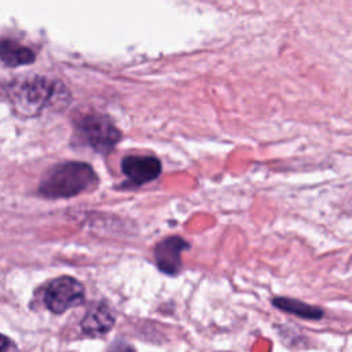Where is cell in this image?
I'll return each instance as SVG.
<instances>
[{"mask_svg": "<svg viewBox=\"0 0 352 352\" xmlns=\"http://www.w3.org/2000/svg\"><path fill=\"white\" fill-rule=\"evenodd\" d=\"M65 87L41 76L15 78L6 88L12 111L21 117H34L58 99H65Z\"/></svg>", "mask_w": 352, "mask_h": 352, "instance_id": "6da1fadb", "label": "cell"}, {"mask_svg": "<svg viewBox=\"0 0 352 352\" xmlns=\"http://www.w3.org/2000/svg\"><path fill=\"white\" fill-rule=\"evenodd\" d=\"M98 184L94 168L87 162L66 161L51 166L38 184V194L48 199L72 198Z\"/></svg>", "mask_w": 352, "mask_h": 352, "instance_id": "7a4b0ae2", "label": "cell"}, {"mask_svg": "<svg viewBox=\"0 0 352 352\" xmlns=\"http://www.w3.org/2000/svg\"><path fill=\"white\" fill-rule=\"evenodd\" d=\"M77 131L87 144L100 154H107L121 139V131L110 117L102 113L89 111L76 122Z\"/></svg>", "mask_w": 352, "mask_h": 352, "instance_id": "3957f363", "label": "cell"}, {"mask_svg": "<svg viewBox=\"0 0 352 352\" xmlns=\"http://www.w3.org/2000/svg\"><path fill=\"white\" fill-rule=\"evenodd\" d=\"M84 300V286L69 275L51 280L44 290V304L52 314H63L73 307L81 305Z\"/></svg>", "mask_w": 352, "mask_h": 352, "instance_id": "277c9868", "label": "cell"}, {"mask_svg": "<svg viewBox=\"0 0 352 352\" xmlns=\"http://www.w3.org/2000/svg\"><path fill=\"white\" fill-rule=\"evenodd\" d=\"M121 170L133 186L155 180L162 170L161 161L154 155H125L121 160Z\"/></svg>", "mask_w": 352, "mask_h": 352, "instance_id": "5b68a950", "label": "cell"}, {"mask_svg": "<svg viewBox=\"0 0 352 352\" xmlns=\"http://www.w3.org/2000/svg\"><path fill=\"white\" fill-rule=\"evenodd\" d=\"M188 248V242L177 235L160 241L154 248V260L158 270L168 275H176L182 268V253Z\"/></svg>", "mask_w": 352, "mask_h": 352, "instance_id": "8992f818", "label": "cell"}, {"mask_svg": "<svg viewBox=\"0 0 352 352\" xmlns=\"http://www.w3.org/2000/svg\"><path fill=\"white\" fill-rule=\"evenodd\" d=\"M114 323H116L114 314L104 302H100V304H96L84 315L80 326L85 336L99 337L109 333L113 329Z\"/></svg>", "mask_w": 352, "mask_h": 352, "instance_id": "52a82bcc", "label": "cell"}, {"mask_svg": "<svg viewBox=\"0 0 352 352\" xmlns=\"http://www.w3.org/2000/svg\"><path fill=\"white\" fill-rule=\"evenodd\" d=\"M272 305L283 312H287L308 320H319L324 315L322 308L307 304L296 298H290V297H275L272 300Z\"/></svg>", "mask_w": 352, "mask_h": 352, "instance_id": "ba28073f", "label": "cell"}, {"mask_svg": "<svg viewBox=\"0 0 352 352\" xmlns=\"http://www.w3.org/2000/svg\"><path fill=\"white\" fill-rule=\"evenodd\" d=\"M34 59H36V55L30 48L23 47L11 40H3L1 62L6 66L16 67V66H22V65H29V63L34 62Z\"/></svg>", "mask_w": 352, "mask_h": 352, "instance_id": "9c48e42d", "label": "cell"}]
</instances>
